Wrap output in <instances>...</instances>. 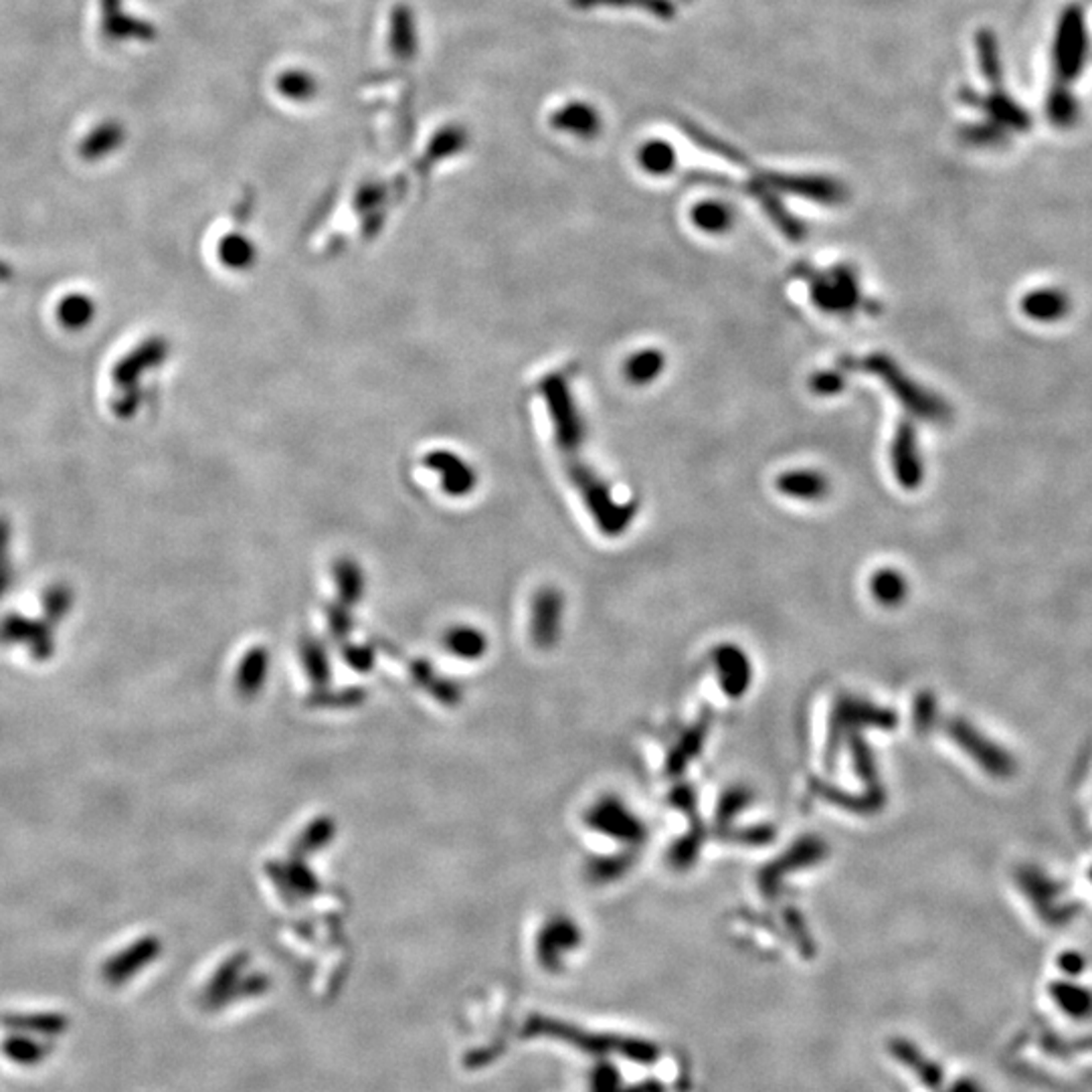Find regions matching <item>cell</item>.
I'll list each match as a JSON object with an SVG mask.
<instances>
[{
  "instance_id": "cell-3",
  "label": "cell",
  "mask_w": 1092,
  "mask_h": 1092,
  "mask_svg": "<svg viewBox=\"0 0 1092 1092\" xmlns=\"http://www.w3.org/2000/svg\"><path fill=\"white\" fill-rule=\"evenodd\" d=\"M755 176L773 190L795 194L813 202L842 204L848 198V188L830 176L787 174V172H773V170H757Z\"/></svg>"
},
{
  "instance_id": "cell-5",
  "label": "cell",
  "mask_w": 1092,
  "mask_h": 1092,
  "mask_svg": "<svg viewBox=\"0 0 1092 1092\" xmlns=\"http://www.w3.org/2000/svg\"><path fill=\"white\" fill-rule=\"evenodd\" d=\"M734 188H740V190H744L750 198H755V200L763 207L765 215L777 225V229H779L787 239H791V241H801V239L805 237V233H807L805 225H803L797 217H793V215L787 211V207L783 204V200H781V198L773 192V188H769L763 180H759L757 176H753V178L746 180V182H740V184L734 182Z\"/></svg>"
},
{
  "instance_id": "cell-12",
  "label": "cell",
  "mask_w": 1092,
  "mask_h": 1092,
  "mask_svg": "<svg viewBox=\"0 0 1092 1092\" xmlns=\"http://www.w3.org/2000/svg\"><path fill=\"white\" fill-rule=\"evenodd\" d=\"M1068 298L1058 290H1038L1023 298V312L1040 322L1058 320L1068 312Z\"/></svg>"
},
{
  "instance_id": "cell-19",
  "label": "cell",
  "mask_w": 1092,
  "mask_h": 1092,
  "mask_svg": "<svg viewBox=\"0 0 1092 1092\" xmlns=\"http://www.w3.org/2000/svg\"><path fill=\"white\" fill-rule=\"evenodd\" d=\"M61 314H63L65 324L82 326L88 320V316L92 314V308L84 298H76V300H70V302L63 304Z\"/></svg>"
},
{
  "instance_id": "cell-1",
  "label": "cell",
  "mask_w": 1092,
  "mask_h": 1092,
  "mask_svg": "<svg viewBox=\"0 0 1092 1092\" xmlns=\"http://www.w3.org/2000/svg\"><path fill=\"white\" fill-rule=\"evenodd\" d=\"M838 369L848 373L864 371L870 375H876L889 391L917 417H923L931 423H945L951 419V407L937 397L935 393L927 391L919 383H915L891 357L886 355H868L866 359L856 357H842L838 361Z\"/></svg>"
},
{
  "instance_id": "cell-16",
  "label": "cell",
  "mask_w": 1092,
  "mask_h": 1092,
  "mask_svg": "<svg viewBox=\"0 0 1092 1092\" xmlns=\"http://www.w3.org/2000/svg\"><path fill=\"white\" fill-rule=\"evenodd\" d=\"M579 7H632L652 13L656 19L672 21L676 17V5L672 0H575Z\"/></svg>"
},
{
  "instance_id": "cell-20",
  "label": "cell",
  "mask_w": 1092,
  "mask_h": 1092,
  "mask_svg": "<svg viewBox=\"0 0 1092 1092\" xmlns=\"http://www.w3.org/2000/svg\"><path fill=\"white\" fill-rule=\"evenodd\" d=\"M312 88H314L312 80H310V78H306V76H300V74H290V76H288V78H286V80L282 82V90H284L286 94L294 96V98H298V96H306V94L310 96Z\"/></svg>"
},
{
  "instance_id": "cell-10",
  "label": "cell",
  "mask_w": 1092,
  "mask_h": 1092,
  "mask_svg": "<svg viewBox=\"0 0 1092 1092\" xmlns=\"http://www.w3.org/2000/svg\"><path fill=\"white\" fill-rule=\"evenodd\" d=\"M553 124L563 132H571L581 138H591L599 132L601 118L589 104L575 102L559 110L553 118Z\"/></svg>"
},
{
  "instance_id": "cell-11",
  "label": "cell",
  "mask_w": 1092,
  "mask_h": 1092,
  "mask_svg": "<svg viewBox=\"0 0 1092 1092\" xmlns=\"http://www.w3.org/2000/svg\"><path fill=\"white\" fill-rule=\"evenodd\" d=\"M690 219L700 231L720 235L730 231L734 223V213L720 200H702L692 207Z\"/></svg>"
},
{
  "instance_id": "cell-6",
  "label": "cell",
  "mask_w": 1092,
  "mask_h": 1092,
  "mask_svg": "<svg viewBox=\"0 0 1092 1092\" xmlns=\"http://www.w3.org/2000/svg\"><path fill=\"white\" fill-rule=\"evenodd\" d=\"M156 955H158V943L156 941H152V939L140 941V943L124 949L116 957H112L104 965V977L108 979V983L120 985V983L132 979L142 967L150 965L156 959Z\"/></svg>"
},
{
  "instance_id": "cell-18",
  "label": "cell",
  "mask_w": 1092,
  "mask_h": 1092,
  "mask_svg": "<svg viewBox=\"0 0 1092 1092\" xmlns=\"http://www.w3.org/2000/svg\"><path fill=\"white\" fill-rule=\"evenodd\" d=\"M874 591L882 601H897L903 595L905 585H903V579L897 573L882 571L874 579Z\"/></svg>"
},
{
  "instance_id": "cell-21",
  "label": "cell",
  "mask_w": 1092,
  "mask_h": 1092,
  "mask_svg": "<svg viewBox=\"0 0 1092 1092\" xmlns=\"http://www.w3.org/2000/svg\"><path fill=\"white\" fill-rule=\"evenodd\" d=\"M684 3H692V0H684Z\"/></svg>"
},
{
  "instance_id": "cell-7",
  "label": "cell",
  "mask_w": 1092,
  "mask_h": 1092,
  "mask_svg": "<svg viewBox=\"0 0 1092 1092\" xmlns=\"http://www.w3.org/2000/svg\"><path fill=\"white\" fill-rule=\"evenodd\" d=\"M0 1023L9 1028L11 1032L29 1034L35 1038H57L63 1032H67L70 1021L61 1013H7L0 1017Z\"/></svg>"
},
{
  "instance_id": "cell-13",
  "label": "cell",
  "mask_w": 1092,
  "mask_h": 1092,
  "mask_svg": "<svg viewBox=\"0 0 1092 1092\" xmlns=\"http://www.w3.org/2000/svg\"><path fill=\"white\" fill-rule=\"evenodd\" d=\"M49 1046L43 1044L41 1040H37L35 1036H29V1034H19V1032H11L5 1040H3V1054L17 1062V1064H23V1066H31V1064H39L47 1054H49Z\"/></svg>"
},
{
  "instance_id": "cell-14",
  "label": "cell",
  "mask_w": 1092,
  "mask_h": 1092,
  "mask_svg": "<svg viewBox=\"0 0 1092 1092\" xmlns=\"http://www.w3.org/2000/svg\"><path fill=\"white\" fill-rule=\"evenodd\" d=\"M666 367V357L660 351H640L626 363V379L634 385H648L660 377Z\"/></svg>"
},
{
  "instance_id": "cell-15",
  "label": "cell",
  "mask_w": 1092,
  "mask_h": 1092,
  "mask_svg": "<svg viewBox=\"0 0 1092 1092\" xmlns=\"http://www.w3.org/2000/svg\"><path fill=\"white\" fill-rule=\"evenodd\" d=\"M638 160L646 172L654 176H664L670 174L676 166V150L664 140H650L640 148Z\"/></svg>"
},
{
  "instance_id": "cell-2",
  "label": "cell",
  "mask_w": 1092,
  "mask_h": 1092,
  "mask_svg": "<svg viewBox=\"0 0 1092 1092\" xmlns=\"http://www.w3.org/2000/svg\"><path fill=\"white\" fill-rule=\"evenodd\" d=\"M795 278L803 280L811 302L828 314L850 316L860 310L874 314V304L866 302L860 288V278L850 265H836L830 271H819L813 265L799 261L793 265Z\"/></svg>"
},
{
  "instance_id": "cell-9",
  "label": "cell",
  "mask_w": 1092,
  "mask_h": 1092,
  "mask_svg": "<svg viewBox=\"0 0 1092 1092\" xmlns=\"http://www.w3.org/2000/svg\"><path fill=\"white\" fill-rule=\"evenodd\" d=\"M678 126L698 148H702V150H706V152H710V154H714V156H718L722 160H728L730 164H736V166H742V168H753V164H750V160L746 158L744 152H740L736 146L724 142L722 138L706 132L702 126H698V124H694V122H690L686 118L678 120Z\"/></svg>"
},
{
  "instance_id": "cell-17",
  "label": "cell",
  "mask_w": 1092,
  "mask_h": 1092,
  "mask_svg": "<svg viewBox=\"0 0 1092 1092\" xmlns=\"http://www.w3.org/2000/svg\"><path fill=\"white\" fill-rule=\"evenodd\" d=\"M809 387L815 395H822V397H832V395H838L844 391L846 387V373L840 371V369H832V371H819L815 373L811 379H809Z\"/></svg>"
},
{
  "instance_id": "cell-4",
  "label": "cell",
  "mask_w": 1092,
  "mask_h": 1092,
  "mask_svg": "<svg viewBox=\"0 0 1092 1092\" xmlns=\"http://www.w3.org/2000/svg\"><path fill=\"white\" fill-rule=\"evenodd\" d=\"M891 459L897 480L905 490H917L925 477L923 459L917 443V429L909 419H903L895 431Z\"/></svg>"
},
{
  "instance_id": "cell-8",
  "label": "cell",
  "mask_w": 1092,
  "mask_h": 1092,
  "mask_svg": "<svg viewBox=\"0 0 1092 1092\" xmlns=\"http://www.w3.org/2000/svg\"><path fill=\"white\" fill-rule=\"evenodd\" d=\"M781 494L799 500H819L830 492V482L824 473L813 469H793L777 480Z\"/></svg>"
}]
</instances>
